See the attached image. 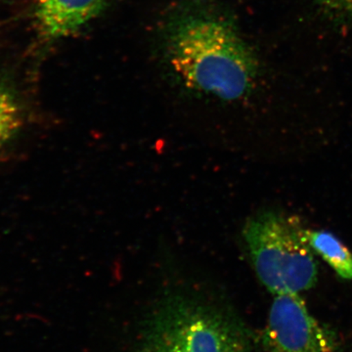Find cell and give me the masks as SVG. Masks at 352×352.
I'll list each match as a JSON object with an SVG mask.
<instances>
[{"label": "cell", "mask_w": 352, "mask_h": 352, "mask_svg": "<svg viewBox=\"0 0 352 352\" xmlns=\"http://www.w3.org/2000/svg\"><path fill=\"white\" fill-rule=\"evenodd\" d=\"M164 57L189 89L224 101L244 98L258 75V61L230 18L203 0H185L163 29Z\"/></svg>", "instance_id": "1"}, {"label": "cell", "mask_w": 352, "mask_h": 352, "mask_svg": "<svg viewBox=\"0 0 352 352\" xmlns=\"http://www.w3.org/2000/svg\"><path fill=\"white\" fill-rule=\"evenodd\" d=\"M138 352H259L244 323L224 308L170 295L146 321Z\"/></svg>", "instance_id": "2"}, {"label": "cell", "mask_w": 352, "mask_h": 352, "mask_svg": "<svg viewBox=\"0 0 352 352\" xmlns=\"http://www.w3.org/2000/svg\"><path fill=\"white\" fill-rule=\"evenodd\" d=\"M243 235L258 279L273 295H298L317 283V261L298 219L259 212Z\"/></svg>", "instance_id": "3"}, {"label": "cell", "mask_w": 352, "mask_h": 352, "mask_svg": "<svg viewBox=\"0 0 352 352\" xmlns=\"http://www.w3.org/2000/svg\"><path fill=\"white\" fill-rule=\"evenodd\" d=\"M263 338L270 352H340L336 333L317 321L298 295L276 296Z\"/></svg>", "instance_id": "4"}, {"label": "cell", "mask_w": 352, "mask_h": 352, "mask_svg": "<svg viewBox=\"0 0 352 352\" xmlns=\"http://www.w3.org/2000/svg\"><path fill=\"white\" fill-rule=\"evenodd\" d=\"M113 0H36L34 22L45 41L69 38L101 15Z\"/></svg>", "instance_id": "5"}, {"label": "cell", "mask_w": 352, "mask_h": 352, "mask_svg": "<svg viewBox=\"0 0 352 352\" xmlns=\"http://www.w3.org/2000/svg\"><path fill=\"white\" fill-rule=\"evenodd\" d=\"M305 237L316 252L342 279L352 280V252L339 238L327 231L305 229Z\"/></svg>", "instance_id": "6"}, {"label": "cell", "mask_w": 352, "mask_h": 352, "mask_svg": "<svg viewBox=\"0 0 352 352\" xmlns=\"http://www.w3.org/2000/svg\"><path fill=\"white\" fill-rule=\"evenodd\" d=\"M24 111L8 85L0 80V156L19 138L24 127Z\"/></svg>", "instance_id": "7"}, {"label": "cell", "mask_w": 352, "mask_h": 352, "mask_svg": "<svg viewBox=\"0 0 352 352\" xmlns=\"http://www.w3.org/2000/svg\"><path fill=\"white\" fill-rule=\"evenodd\" d=\"M328 17L352 25V0H314Z\"/></svg>", "instance_id": "8"}]
</instances>
